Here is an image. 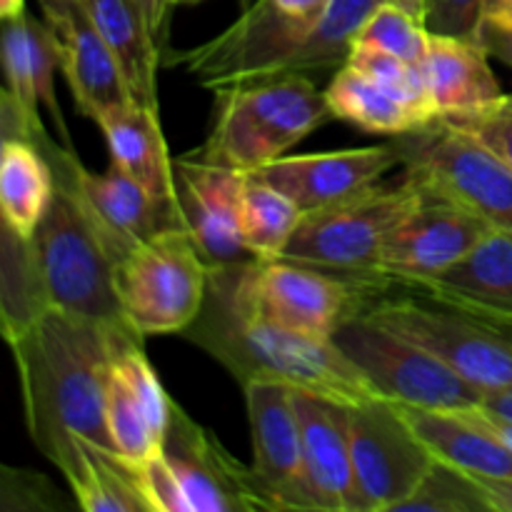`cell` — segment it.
Instances as JSON below:
<instances>
[{"label": "cell", "mask_w": 512, "mask_h": 512, "mask_svg": "<svg viewBox=\"0 0 512 512\" xmlns=\"http://www.w3.org/2000/svg\"><path fill=\"white\" fill-rule=\"evenodd\" d=\"M135 330L48 308L8 343L23 390L30 438L48 460L70 438L113 448L108 433V385L118 350Z\"/></svg>", "instance_id": "6da1fadb"}, {"label": "cell", "mask_w": 512, "mask_h": 512, "mask_svg": "<svg viewBox=\"0 0 512 512\" xmlns=\"http://www.w3.org/2000/svg\"><path fill=\"white\" fill-rule=\"evenodd\" d=\"M243 263L210 268L203 310L180 333L185 340L218 360L240 385L278 380L343 405L380 398L333 340L295 333L265 318L250 303Z\"/></svg>", "instance_id": "7a4b0ae2"}, {"label": "cell", "mask_w": 512, "mask_h": 512, "mask_svg": "<svg viewBox=\"0 0 512 512\" xmlns=\"http://www.w3.org/2000/svg\"><path fill=\"white\" fill-rule=\"evenodd\" d=\"M55 175L48 210L33 233V253L48 308L95 320L110 328H128L118 290L115 260L100 240L93 220L75 190L63 143L43 135L35 140Z\"/></svg>", "instance_id": "3957f363"}, {"label": "cell", "mask_w": 512, "mask_h": 512, "mask_svg": "<svg viewBox=\"0 0 512 512\" xmlns=\"http://www.w3.org/2000/svg\"><path fill=\"white\" fill-rule=\"evenodd\" d=\"M333 113L308 75H270L215 90V120L188 155L238 173H255L323 128Z\"/></svg>", "instance_id": "277c9868"}, {"label": "cell", "mask_w": 512, "mask_h": 512, "mask_svg": "<svg viewBox=\"0 0 512 512\" xmlns=\"http://www.w3.org/2000/svg\"><path fill=\"white\" fill-rule=\"evenodd\" d=\"M358 310L433 353L485 395L512 390V320L400 283L373 285Z\"/></svg>", "instance_id": "5b68a950"}, {"label": "cell", "mask_w": 512, "mask_h": 512, "mask_svg": "<svg viewBox=\"0 0 512 512\" xmlns=\"http://www.w3.org/2000/svg\"><path fill=\"white\" fill-rule=\"evenodd\" d=\"M423 188L403 175L393 185H368L335 203L303 213L283 258L350 278L383 283L375 263L388 235L418 208Z\"/></svg>", "instance_id": "8992f818"}, {"label": "cell", "mask_w": 512, "mask_h": 512, "mask_svg": "<svg viewBox=\"0 0 512 512\" xmlns=\"http://www.w3.org/2000/svg\"><path fill=\"white\" fill-rule=\"evenodd\" d=\"M210 265L185 225L165 228L115 263V290L138 335H180L203 310Z\"/></svg>", "instance_id": "52a82bcc"}, {"label": "cell", "mask_w": 512, "mask_h": 512, "mask_svg": "<svg viewBox=\"0 0 512 512\" xmlns=\"http://www.w3.org/2000/svg\"><path fill=\"white\" fill-rule=\"evenodd\" d=\"M330 0H255L223 33L188 50H168L163 65L183 68L203 88L220 90L268 78L318 25Z\"/></svg>", "instance_id": "ba28073f"}, {"label": "cell", "mask_w": 512, "mask_h": 512, "mask_svg": "<svg viewBox=\"0 0 512 512\" xmlns=\"http://www.w3.org/2000/svg\"><path fill=\"white\" fill-rule=\"evenodd\" d=\"M390 143L415 183L458 200L493 228L512 230V165L463 125L435 118Z\"/></svg>", "instance_id": "9c48e42d"}, {"label": "cell", "mask_w": 512, "mask_h": 512, "mask_svg": "<svg viewBox=\"0 0 512 512\" xmlns=\"http://www.w3.org/2000/svg\"><path fill=\"white\" fill-rule=\"evenodd\" d=\"M335 345L368 378L380 398L423 410L460 413L483 405L485 393L413 340L353 313L335 328Z\"/></svg>", "instance_id": "30bf717a"}, {"label": "cell", "mask_w": 512, "mask_h": 512, "mask_svg": "<svg viewBox=\"0 0 512 512\" xmlns=\"http://www.w3.org/2000/svg\"><path fill=\"white\" fill-rule=\"evenodd\" d=\"M350 453L358 512H395L435 463L400 405L385 398L350 405Z\"/></svg>", "instance_id": "8fae6325"}, {"label": "cell", "mask_w": 512, "mask_h": 512, "mask_svg": "<svg viewBox=\"0 0 512 512\" xmlns=\"http://www.w3.org/2000/svg\"><path fill=\"white\" fill-rule=\"evenodd\" d=\"M248 298L265 318L313 338H333L348 315L358 313L370 280L330 273L295 260H245Z\"/></svg>", "instance_id": "7c38bea8"}, {"label": "cell", "mask_w": 512, "mask_h": 512, "mask_svg": "<svg viewBox=\"0 0 512 512\" xmlns=\"http://www.w3.org/2000/svg\"><path fill=\"white\" fill-rule=\"evenodd\" d=\"M420 185V183H418ZM423 188V185H420ZM493 225L448 195L423 188L418 208L388 235L375 263L383 283L415 285L458 263Z\"/></svg>", "instance_id": "4fadbf2b"}, {"label": "cell", "mask_w": 512, "mask_h": 512, "mask_svg": "<svg viewBox=\"0 0 512 512\" xmlns=\"http://www.w3.org/2000/svg\"><path fill=\"white\" fill-rule=\"evenodd\" d=\"M163 455L178 475L193 512L275 510L258 473L225 450L210 430L173 403Z\"/></svg>", "instance_id": "5bb4252c"}, {"label": "cell", "mask_w": 512, "mask_h": 512, "mask_svg": "<svg viewBox=\"0 0 512 512\" xmlns=\"http://www.w3.org/2000/svg\"><path fill=\"white\" fill-rule=\"evenodd\" d=\"M40 8L80 113L98 123L110 110L133 103L123 70L85 5L80 0H40Z\"/></svg>", "instance_id": "9a60e30c"}, {"label": "cell", "mask_w": 512, "mask_h": 512, "mask_svg": "<svg viewBox=\"0 0 512 512\" xmlns=\"http://www.w3.org/2000/svg\"><path fill=\"white\" fill-rule=\"evenodd\" d=\"M180 215L208 265L250 260L240 235L245 173L185 153L173 160Z\"/></svg>", "instance_id": "2e32d148"}, {"label": "cell", "mask_w": 512, "mask_h": 512, "mask_svg": "<svg viewBox=\"0 0 512 512\" xmlns=\"http://www.w3.org/2000/svg\"><path fill=\"white\" fill-rule=\"evenodd\" d=\"M243 390L253 440V470L275 510H305L303 440L295 388L278 380H253Z\"/></svg>", "instance_id": "e0dca14e"}, {"label": "cell", "mask_w": 512, "mask_h": 512, "mask_svg": "<svg viewBox=\"0 0 512 512\" xmlns=\"http://www.w3.org/2000/svg\"><path fill=\"white\" fill-rule=\"evenodd\" d=\"M68 170L85 213L93 220L115 263L160 230L183 225L180 208L155 200L118 165H110L108 173H93L80 163L75 150H68Z\"/></svg>", "instance_id": "ac0fdd59"}, {"label": "cell", "mask_w": 512, "mask_h": 512, "mask_svg": "<svg viewBox=\"0 0 512 512\" xmlns=\"http://www.w3.org/2000/svg\"><path fill=\"white\" fill-rule=\"evenodd\" d=\"M303 440L305 510L358 512L350 453V405L295 390Z\"/></svg>", "instance_id": "d6986e66"}, {"label": "cell", "mask_w": 512, "mask_h": 512, "mask_svg": "<svg viewBox=\"0 0 512 512\" xmlns=\"http://www.w3.org/2000/svg\"><path fill=\"white\" fill-rule=\"evenodd\" d=\"M58 68V45L45 20L33 18L25 10L15 18L0 20V73L5 78V88L23 113L28 138L35 143L48 135L38 113L40 108H45L58 130L60 143L65 148H73L68 123L55 95V70Z\"/></svg>", "instance_id": "ffe728a7"}, {"label": "cell", "mask_w": 512, "mask_h": 512, "mask_svg": "<svg viewBox=\"0 0 512 512\" xmlns=\"http://www.w3.org/2000/svg\"><path fill=\"white\" fill-rule=\"evenodd\" d=\"M398 165V150L393 143H385L333 153L283 155L250 175L278 188L303 213H310L380 183V178Z\"/></svg>", "instance_id": "44dd1931"}, {"label": "cell", "mask_w": 512, "mask_h": 512, "mask_svg": "<svg viewBox=\"0 0 512 512\" xmlns=\"http://www.w3.org/2000/svg\"><path fill=\"white\" fill-rule=\"evenodd\" d=\"M10 138H28V125L13 95L0 100V153ZM48 310L33 240L20 235L0 208V338L13 343Z\"/></svg>", "instance_id": "7402d4cb"}, {"label": "cell", "mask_w": 512, "mask_h": 512, "mask_svg": "<svg viewBox=\"0 0 512 512\" xmlns=\"http://www.w3.org/2000/svg\"><path fill=\"white\" fill-rule=\"evenodd\" d=\"M408 288L475 313L512 320V230L490 228L458 263Z\"/></svg>", "instance_id": "603a6c76"}, {"label": "cell", "mask_w": 512, "mask_h": 512, "mask_svg": "<svg viewBox=\"0 0 512 512\" xmlns=\"http://www.w3.org/2000/svg\"><path fill=\"white\" fill-rule=\"evenodd\" d=\"M488 58L475 40L430 35L425 85L438 118H463L503 98Z\"/></svg>", "instance_id": "cb8c5ba5"}, {"label": "cell", "mask_w": 512, "mask_h": 512, "mask_svg": "<svg viewBox=\"0 0 512 512\" xmlns=\"http://www.w3.org/2000/svg\"><path fill=\"white\" fill-rule=\"evenodd\" d=\"M95 125L103 130L113 165L125 170L155 200L170 208H180L175 165L170 160L158 110L128 103L110 110Z\"/></svg>", "instance_id": "d4e9b609"}, {"label": "cell", "mask_w": 512, "mask_h": 512, "mask_svg": "<svg viewBox=\"0 0 512 512\" xmlns=\"http://www.w3.org/2000/svg\"><path fill=\"white\" fill-rule=\"evenodd\" d=\"M400 413L440 463L453 465L475 478L512 480L510 445H505L493 430L485 428L465 410L445 413L400 405Z\"/></svg>", "instance_id": "484cf974"}, {"label": "cell", "mask_w": 512, "mask_h": 512, "mask_svg": "<svg viewBox=\"0 0 512 512\" xmlns=\"http://www.w3.org/2000/svg\"><path fill=\"white\" fill-rule=\"evenodd\" d=\"M50 463L63 473L75 503L85 512H150L138 468L115 450L70 438Z\"/></svg>", "instance_id": "4316f807"}, {"label": "cell", "mask_w": 512, "mask_h": 512, "mask_svg": "<svg viewBox=\"0 0 512 512\" xmlns=\"http://www.w3.org/2000/svg\"><path fill=\"white\" fill-rule=\"evenodd\" d=\"M80 3L85 5L90 20L118 60L133 103L160 113L158 68L163 65V53L150 35L148 23L135 0H80Z\"/></svg>", "instance_id": "83f0119b"}, {"label": "cell", "mask_w": 512, "mask_h": 512, "mask_svg": "<svg viewBox=\"0 0 512 512\" xmlns=\"http://www.w3.org/2000/svg\"><path fill=\"white\" fill-rule=\"evenodd\" d=\"M323 93L333 120H345L365 133L395 138V135L425 125V118L413 105L355 70L353 65H343L340 70H335L333 80Z\"/></svg>", "instance_id": "f1b7e54d"}, {"label": "cell", "mask_w": 512, "mask_h": 512, "mask_svg": "<svg viewBox=\"0 0 512 512\" xmlns=\"http://www.w3.org/2000/svg\"><path fill=\"white\" fill-rule=\"evenodd\" d=\"M53 190L55 175L43 150L30 138H10L0 153V208L20 235L33 240Z\"/></svg>", "instance_id": "f546056e"}, {"label": "cell", "mask_w": 512, "mask_h": 512, "mask_svg": "<svg viewBox=\"0 0 512 512\" xmlns=\"http://www.w3.org/2000/svg\"><path fill=\"white\" fill-rule=\"evenodd\" d=\"M383 3L385 0H330L328 10L310 30L308 38L270 75H308L313 78L315 73L323 75L340 70L348 63L358 30L363 28L370 13Z\"/></svg>", "instance_id": "4dcf8cb0"}, {"label": "cell", "mask_w": 512, "mask_h": 512, "mask_svg": "<svg viewBox=\"0 0 512 512\" xmlns=\"http://www.w3.org/2000/svg\"><path fill=\"white\" fill-rule=\"evenodd\" d=\"M303 210L285 193L255 175H245L240 235L250 258L278 260L288 250Z\"/></svg>", "instance_id": "1f68e13d"}, {"label": "cell", "mask_w": 512, "mask_h": 512, "mask_svg": "<svg viewBox=\"0 0 512 512\" xmlns=\"http://www.w3.org/2000/svg\"><path fill=\"white\" fill-rule=\"evenodd\" d=\"M105 418H108V433L115 453L123 455L130 463H143L145 458L163 448V433L155 428L145 405L135 398V393L115 373V368L110 373Z\"/></svg>", "instance_id": "d6a6232c"}, {"label": "cell", "mask_w": 512, "mask_h": 512, "mask_svg": "<svg viewBox=\"0 0 512 512\" xmlns=\"http://www.w3.org/2000/svg\"><path fill=\"white\" fill-rule=\"evenodd\" d=\"M353 45L378 48L425 73V63H428L430 53V33L423 20L385 0L365 20L363 28L355 35Z\"/></svg>", "instance_id": "836d02e7"}, {"label": "cell", "mask_w": 512, "mask_h": 512, "mask_svg": "<svg viewBox=\"0 0 512 512\" xmlns=\"http://www.w3.org/2000/svg\"><path fill=\"white\" fill-rule=\"evenodd\" d=\"M490 512L473 475L435 460L395 512Z\"/></svg>", "instance_id": "e575fe53"}, {"label": "cell", "mask_w": 512, "mask_h": 512, "mask_svg": "<svg viewBox=\"0 0 512 512\" xmlns=\"http://www.w3.org/2000/svg\"><path fill=\"white\" fill-rule=\"evenodd\" d=\"M135 468H138L140 490L148 500L150 512H193L188 495H185L175 470L165 460L163 450L145 458L143 463H135Z\"/></svg>", "instance_id": "d590c367"}, {"label": "cell", "mask_w": 512, "mask_h": 512, "mask_svg": "<svg viewBox=\"0 0 512 512\" xmlns=\"http://www.w3.org/2000/svg\"><path fill=\"white\" fill-rule=\"evenodd\" d=\"M448 120L463 125L480 143L488 145L495 155H500L505 163L512 165V95H503L498 103L488 105L478 113Z\"/></svg>", "instance_id": "8d00e7d4"}, {"label": "cell", "mask_w": 512, "mask_h": 512, "mask_svg": "<svg viewBox=\"0 0 512 512\" xmlns=\"http://www.w3.org/2000/svg\"><path fill=\"white\" fill-rule=\"evenodd\" d=\"M473 40L490 58L512 68V0H483Z\"/></svg>", "instance_id": "74e56055"}, {"label": "cell", "mask_w": 512, "mask_h": 512, "mask_svg": "<svg viewBox=\"0 0 512 512\" xmlns=\"http://www.w3.org/2000/svg\"><path fill=\"white\" fill-rule=\"evenodd\" d=\"M483 0H425L423 25L430 35L473 40Z\"/></svg>", "instance_id": "f35d334b"}, {"label": "cell", "mask_w": 512, "mask_h": 512, "mask_svg": "<svg viewBox=\"0 0 512 512\" xmlns=\"http://www.w3.org/2000/svg\"><path fill=\"white\" fill-rule=\"evenodd\" d=\"M135 5L140 8V13H143L145 23H148L150 28V35L155 38V43H158L160 53H168V20H170V0H135Z\"/></svg>", "instance_id": "ab89813d"}, {"label": "cell", "mask_w": 512, "mask_h": 512, "mask_svg": "<svg viewBox=\"0 0 512 512\" xmlns=\"http://www.w3.org/2000/svg\"><path fill=\"white\" fill-rule=\"evenodd\" d=\"M475 480H478L480 493H483L490 512H512V480H505V478H475Z\"/></svg>", "instance_id": "60d3db41"}, {"label": "cell", "mask_w": 512, "mask_h": 512, "mask_svg": "<svg viewBox=\"0 0 512 512\" xmlns=\"http://www.w3.org/2000/svg\"><path fill=\"white\" fill-rule=\"evenodd\" d=\"M465 413L473 415V418L478 420V423H483L485 428L493 430V433L498 435V438L503 440L505 445H510V448H512V420H505V418H500V415L490 413V410L483 408V405H478V408L465 410Z\"/></svg>", "instance_id": "b9f144b4"}, {"label": "cell", "mask_w": 512, "mask_h": 512, "mask_svg": "<svg viewBox=\"0 0 512 512\" xmlns=\"http://www.w3.org/2000/svg\"><path fill=\"white\" fill-rule=\"evenodd\" d=\"M483 408H488L490 413L500 415V418L512 420V390H503V393L485 395Z\"/></svg>", "instance_id": "7bdbcfd3"}, {"label": "cell", "mask_w": 512, "mask_h": 512, "mask_svg": "<svg viewBox=\"0 0 512 512\" xmlns=\"http://www.w3.org/2000/svg\"><path fill=\"white\" fill-rule=\"evenodd\" d=\"M25 10V0H0V20L15 18Z\"/></svg>", "instance_id": "ee69618b"}, {"label": "cell", "mask_w": 512, "mask_h": 512, "mask_svg": "<svg viewBox=\"0 0 512 512\" xmlns=\"http://www.w3.org/2000/svg\"><path fill=\"white\" fill-rule=\"evenodd\" d=\"M170 3H173V5H178V3H200V0H170Z\"/></svg>", "instance_id": "f6af8a7d"}, {"label": "cell", "mask_w": 512, "mask_h": 512, "mask_svg": "<svg viewBox=\"0 0 512 512\" xmlns=\"http://www.w3.org/2000/svg\"><path fill=\"white\" fill-rule=\"evenodd\" d=\"M5 95H8V88H3V85H0V100H3Z\"/></svg>", "instance_id": "bcb514c9"}, {"label": "cell", "mask_w": 512, "mask_h": 512, "mask_svg": "<svg viewBox=\"0 0 512 512\" xmlns=\"http://www.w3.org/2000/svg\"><path fill=\"white\" fill-rule=\"evenodd\" d=\"M240 3H243V8H248V5L255 3V0H240Z\"/></svg>", "instance_id": "7dc6e473"}]
</instances>
